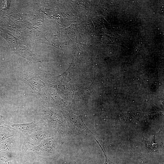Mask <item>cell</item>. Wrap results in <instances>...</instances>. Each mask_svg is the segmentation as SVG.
<instances>
[{"label": "cell", "instance_id": "obj_3", "mask_svg": "<svg viewBox=\"0 0 164 164\" xmlns=\"http://www.w3.org/2000/svg\"><path fill=\"white\" fill-rule=\"evenodd\" d=\"M56 142L53 138H46L38 145L30 150L31 151L41 154L55 151L56 147Z\"/></svg>", "mask_w": 164, "mask_h": 164}, {"label": "cell", "instance_id": "obj_5", "mask_svg": "<svg viewBox=\"0 0 164 164\" xmlns=\"http://www.w3.org/2000/svg\"><path fill=\"white\" fill-rule=\"evenodd\" d=\"M95 140L96 141V142L98 143L100 146L101 147V149H102V150L104 152V154L105 157V162L104 164H115L109 160V159L108 158V157L107 156V155L106 154L105 151L102 148L101 146V145L97 141V140L96 139H95Z\"/></svg>", "mask_w": 164, "mask_h": 164}, {"label": "cell", "instance_id": "obj_6", "mask_svg": "<svg viewBox=\"0 0 164 164\" xmlns=\"http://www.w3.org/2000/svg\"><path fill=\"white\" fill-rule=\"evenodd\" d=\"M2 116L0 114V125H1L2 122Z\"/></svg>", "mask_w": 164, "mask_h": 164}, {"label": "cell", "instance_id": "obj_1", "mask_svg": "<svg viewBox=\"0 0 164 164\" xmlns=\"http://www.w3.org/2000/svg\"><path fill=\"white\" fill-rule=\"evenodd\" d=\"M22 135L23 144L21 150L23 152H26L36 147L49 135L48 133L43 128Z\"/></svg>", "mask_w": 164, "mask_h": 164}, {"label": "cell", "instance_id": "obj_2", "mask_svg": "<svg viewBox=\"0 0 164 164\" xmlns=\"http://www.w3.org/2000/svg\"><path fill=\"white\" fill-rule=\"evenodd\" d=\"M8 125L11 129L15 131L22 135L31 133L44 128L41 123L34 120L32 122L21 124L9 123Z\"/></svg>", "mask_w": 164, "mask_h": 164}, {"label": "cell", "instance_id": "obj_4", "mask_svg": "<svg viewBox=\"0 0 164 164\" xmlns=\"http://www.w3.org/2000/svg\"><path fill=\"white\" fill-rule=\"evenodd\" d=\"M17 132L9 128L0 126V142L15 135Z\"/></svg>", "mask_w": 164, "mask_h": 164}]
</instances>
